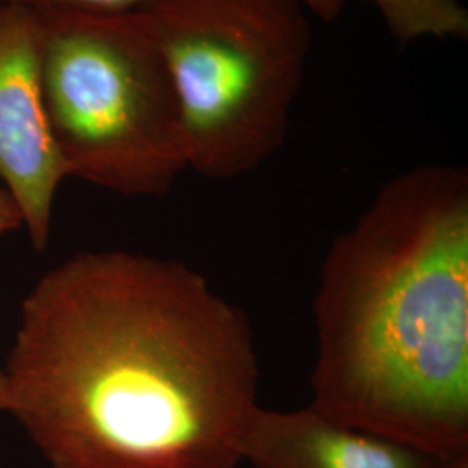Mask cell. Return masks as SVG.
Segmentation results:
<instances>
[{
    "mask_svg": "<svg viewBox=\"0 0 468 468\" xmlns=\"http://www.w3.org/2000/svg\"><path fill=\"white\" fill-rule=\"evenodd\" d=\"M165 58L186 164L212 181L284 144L313 46L301 0H156L137 9Z\"/></svg>",
    "mask_w": 468,
    "mask_h": 468,
    "instance_id": "4",
    "label": "cell"
},
{
    "mask_svg": "<svg viewBox=\"0 0 468 468\" xmlns=\"http://www.w3.org/2000/svg\"><path fill=\"white\" fill-rule=\"evenodd\" d=\"M437 468H468V452L441 460Z\"/></svg>",
    "mask_w": 468,
    "mask_h": 468,
    "instance_id": "11",
    "label": "cell"
},
{
    "mask_svg": "<svg viewBox=\"0 0 468 468\" xmlns=\"http://www.w3.org/2000/svg\"><path fill=\"white\" fill-rule=\"evenodd\" d=\"M9 410V385H7V377L5 369L0 365V411Z\"/></svg>",
    "mask_w": 468,
    "mask_h": 468,
    "instance_id": "10",
    "label": "cell"
},
{
    "mask_svg": "<svg viewBox=\"0 0 468 468\" xmlns=\"http://www.w3.org/2000/svg\"><path fill=\"white\" fill-rule=\"evenodd\" d=\"M67 177L42 106L38 9L0 4V181L35 250L49 243L54 201Z\"/></svg>",
    "mask_w": 468,
    "mask_h": 468,
    "instance_id": "5",
    "label": "cell"
},
{
    "mask_svg": "<svg viewBox=\"0 0 468 468\" xmlns=\"http://www.w3.org/2000/svg\"><path fill=\"white\" fill-rule=\"evenodd\" d=\"M40 92L68 177L165 197L187 168L165 58L134 11L38 9Z\"/></svg>",
    "mask_w": 468,
    "mask_h": 468,
    "instance_id": "3",
    "label": "cell"
},
{
    "mask_svg": "<svg viewBox=\"0 0 468 468\" xmlns=\"http://www.w3.org/2000/svg\"><path fill=\"white\" fill-rule=\"evenodd\" d=\"M241 462L251 468H437L441 460L309 404L293 411L259 406L243 437Z\"/></svg>",
    "mask_w": 468,
    "mask_h": 468,
    "instance_id": "6",
    "label": "cell"
},
{
    "mask_svg": "<svg viewBox=\"0 0 468 468\" xmlns=\"http://www.w3.org/2000/svg\"><path fill=\"white\" fill-rule=\"evenodd\" d=\"M402 46L420 40H465L468 11L458 0H363Z\"/></svg>",
    "mask_w": 468,
    "mask_h": 468,
    "instance_id": "7",
    "label": "cell"
},
{
    "mask_svg": "<svg viewBox=\"0 0 468 468\" xmlns=\"http://www.w3.org/2000/svg\"><path fill=\"white\" fill-rule=\"evenodd\" d=\"M23 226V218L11 193L0 186V236L11 233Z\"/></svg>",
    "mask_w": 468,
    "mask_h": 468,
    "instance_id": "9",
    "label": "cell"
},
{
    "mask_svg": "<svg viewBox=\"0 0 468 468\" xmlns=\"http://www.w3.org/2000/svg\"><path fill=\"white\" fill-rule=\"evenodd\" d=\"M156 0H0V4H21L35 9L48 7H75L98 11H134ZM313 17L321 21H334L342 15L346 0H301Z\"/></svg>",
    "mask_w": 468,
    "mask_h": 468,
    "instance_id": "8",
    "label": "cell"
},
{
    "mask_svg": "<svg viewBox=\"0 0 468 468\" xmlns=\"http://www.w3.org/2000/svg\"><path fill=\"white\" fill-rule=\"evenodd\" d=\"M9 413L50 468H238L259 410L247 313L198 271L80 251L21 303Z\"/></svg>",
    "mask_w": 468,
    "mask_h": 468,
    "instance_id": "1",
    "label": "cell"
},
{
    "mask_svg": "<svg viewBox=\"0 0 468 468\" xmlns=\"http://www.w3.org/2000/svg\"><path fill=\"white\" fill-rule=\"evenodd\" d=\"M313 401L446 460L468 452V174L419 165L338 234L314 297Z\"/></svg>",
    "mask_w": 468,
    "mask_h": 468,
    "instance_id": "2",
    "label": "cell"
}]
</instances>
